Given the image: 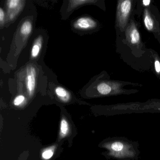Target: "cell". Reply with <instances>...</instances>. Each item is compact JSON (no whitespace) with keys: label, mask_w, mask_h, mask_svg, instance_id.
<instances>
[{"label":"cell","mask_w":160,"mask_h":160,"mask_svg":"<svg viewBox=\"0 0 160 160\" xmlns=\"http://www.w3.org/2000/svg\"><path fill=\"white\" fill-rule=\"evenodd\" d=\"M102 147L107 150L106 156L117 160H138L140 154L139 144L124 137H114L103 142Z\"/></svg>","instance_id":"cell-1"},{"label":"cell","mask_w":160,"mask_h":160,"mask_svg":"<svg viewBox=\"0 0 160 160\" xmlns=\"http://www.w3.org/2000/svg\"><path fill=\"white\" fill-rule=\"evenodd\" d=\"M132 2L130 0L119 1L117 11V23L118 27L123 31L127 25L131 13Z\"/></svg>","instance_id":"cell-2"},{"label":"cell","mask_w":160,"mask_h":160,"mask_svg":"<svg viewBox=\"0 0 160 160\" xmlns=\"http://www.w3.org/2000/svg\"><path fill=\"white\" fill-rule=\"evenodd\" d=\"M126 40L129 44L133 46H138L140 44V35L134 22L131 21L125 32Z\"/></svg>","instance_id":"cell-3"},{"label":"cell","mask_w":160,"mask_h":160,"mask_svg":"<svg viewBox=\"0 0 160 160\" xmlns=\"http://www.w3.org/2000/svg\"><path fill=\"white\" fill-rule=\"evenodd\" d=\"M36 72L34 67L31 66L28 67L26 76V88L30 96H32L36 88Z\"/></svg>","instance_id":"cell-4"},{"label":"cell","mask_w":160,"mask_h":160,"mask_svg":"<svg viewBox=\"0 0 160 160\" xmlns=\"http://www.w3.org/2000/svg\"><path fill=\"white\" fill-rule=\"evenodd\" d=\"M74 28L80 30H89L96 28L97 23L89 17H82L78 18L73 24Z\"/></svg>","instance_id":"cell-5"},{"label":"cell","mask_w":160,"mask_h":160,"mask_svg":"<svg viewBox=\"0 0 160 160\" xmlns=\"http://www.w3.org/2000/svg\"><path fill=\"white\" fill-rule=\"evenodd\" d=\"M118 85V84H117L115 86V84L102 82L97 86V91L100 94L102 95L119 94L122 93V91L119 88H115V87H117Z\"/></svg>","instance_id":"cell-6"},{"label":"cell","mask_w":160,"mask_h":160,"mask_svg":"<svg viewBox=\"0 0 160 160\" xmlns=\"http://www.w3.org/2000/svg\"><path fill=\"white\" fill-rule=\"evenodd\" d=\"M22 2H23L18 0H11L7 1V5L10 12L9 18L10 19H13L18 12L22 6Z\"/></svg>","instance_id":"cell-7"},{"label":"cell","mask_w":160,"mask_h":160,"mask_svg":"<svg viewBox=\"0 0 160 160\" xmlns=\"http://www.w3.org/2000/svg\"><path fill=\"white\" fill-rule=\"evenodd\" d=\"M43 39L42 36H39L35 40L31 50V56L35 58L39 56L42 44Z\"/></svg>","instance_id":"cell-8"},{"label":"cell","mask_w":160,"mask_h":160,"mask_svg":"<svg viewBox=\"0 0 160 160\" xmlns=\"http://www.w3.org/2000/svg\"><path fill=\"white\" fill-rule=\"evenodd\" d=\"M144 23L145 28L147 30L152 31L154 28V22L152 18L148 9H146L144 11Z\"/></svg>","instance_id":"cell-9"},{"label":"cell","mask_w":160,"mask_h":160,"mask_svg":"<svg viewBox=\"0 0 160 160\" xmlns=\"http://www.w3.org/2000/svg\"><path fill=\"white\" fill-rule=\"evenodd\" d=\"M55 93L59 98L64 102L69 101L71 97L70 93L64 88L61 87L56 88Z\"/></svg>","instance_id":"cell-10"},{"label":"cell","mask_w":160,"mask_h":160,"mask_svg":"<svg viewBox=\"0 0 160 160\" xmlns=\"http://www.w3.org/2000/svg\"><path fill=\"white\" fill-rule=\"evenodd\" d=\"M32 25L29 20H26L21 25L20 32L24 36H28L30 34L32 31Z\"/></svg>","instance_id":"cell-11"},{"label":"cell","mask_w":160,"mask_h":160,"mask_svg":"<svg viewBox=\"0 0 160 160\" xmlns=\"http://www.w3.org/2000/svg\"><path fill=\"white\" fill-rule=\"evenodd\" d=\"M95 2L94 1H89V0H75V1H71L70 7L72 9H74L79 6L87 4V3H93Z\"/></svg>","instance_id":"cell-12"},{"label":"cell","mask_w":160,"mask_h":160,"mask_svg":"<svg viewBox=\"0 0 160 160\" xmlns=\"http://www.w3.org/2000/svg\"><path fill=\"white\" fill-rule=\"evenodd\" d=\"M61 135L64 137L67 135L69 131V125L65 119H62L61 122Z\"/></svg>","instance_id":"cell-13"},{"label":"cell","mask_w":160,"mask_h":160,"mask_svg":"<svg viewBox=\"0 0 160 160\" xmlns=\"http://www.w3.org/2000/svg\"><path fill=\"white\" fill-rule=\"evenodd\" d=\"M25 101V97L24 95H19L17 96L14 100L13 103L15 106H19L22 104Z\"/></svg>","instance_id":"cell-14"},{"label":"cell","mask_w":160,"mask_h":160,"mask_svg":"<svg viewBox=\"0 0 160 160\" xmlns=\"http://www.w3.org/2000/svg\"><path fill=\"white\" fill-rule=\"evenodd\" d=\"M54 151L52 149H48L45 151L42 154L43 158L46 160L50 159L53 156Z\"/></svg>","instance_id":"cell-15"},{"label":"cell","mask_w":160,"mask_h":160,"mask_svg":"<svg viewBox=\"0 0 160 160\" xmlns=\"http://www.w3.org/2000/svg\"><path fill=\"white\" fill-rule=\"evenodd\" d=\"M5 20V13L2 8L0 9V22L2 25Z\"/></svg>","instance_id":"cell-16"},{"label":"cell","mask_w":160,"mask_h":160,"mask_svg":"<svg viewBox=\"0 0 160 160\" xmlns=\"http://www.w3.org/2000/svg\"><path fill=\"white\" fill-rule=\"evenodd\" d=\"M154 69L157 74L160 73V62L158 60H156L154 62Z\"/></svg>","instance_id":"cell-17"},{"label":"cell","mask_w":160,"mask_h":160,"mask_svg":"<svg viewBox=\"0 0 160 160\" xmlns=\"http://www.w3.org/2000/svg\"><path fill=\"white\" fill-rule=\"evenodd\" d=\"M142 2H143V4L144 6H148L150 3L151 1H150V0H144V1H142Z\"/></svg>","instance_id":"cell-18"}]
</instances>
